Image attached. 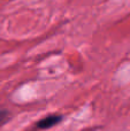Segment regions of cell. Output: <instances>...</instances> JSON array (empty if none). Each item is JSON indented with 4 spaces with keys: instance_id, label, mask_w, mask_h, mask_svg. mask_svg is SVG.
Returning a JSON list of instances; mask_svg holds the SVG:
<instances>
[{
    "instance_id": "2",
    "label": "cell",
    "mask_w": 130,
    "mask_h": 131,
    "mask_svg": "<svg viewBox=\"0 0 130 131\" xmlns=\"http://www.w3.org/2000/svg\"><path fill=\"white\" fill-rule=\"evenodd\" d=\"M9 118V112L6 109H0V124H4Z\"/></svg>"
},
{
    "instance_id": "1",
    "label": "cell",
    "mask_w": 130,
    "mask_h": 131,
    "mask_svg": "<svg viewBox=\"0 0 130 131\" xmlns=\"http://www.w3.org/2000/svg\"><path fill=\"white\" fill-rule=\"evenodd\" d=\"M62 118H63L62 115H48V116H46V117L41 118L40 121H38L37 128H38V129H41V130L50 129V128L59 124V123L62 121Z\"/></svg>"
}]
</instances>
